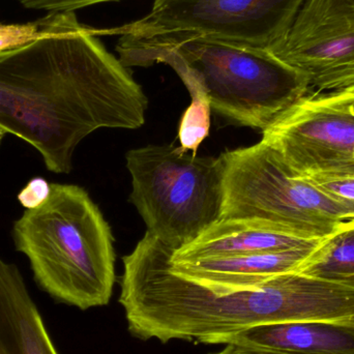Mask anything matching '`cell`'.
Segmentation results:
<instances>
[{
	"instance_id": "obj_12",
	"label": "cell",
	"mask_w": 354,
	"mask_h": 354,
	"mask_svg": "<svg viewBox=\"0 0 354 354\" xmlns=\"http://www.w3.org/2000/svg\"><path fill=\"white\" fill-rule=\"evenodd\" d=\"M221 344L285 354H354V328L320 322L266 324L231 335Z\"/></svg>"
},
{
	"instance_id": "obj_9",
	"label": "cell",
	"mask_w": 354,
	"mask_h": 354,
	"mask_svg": "<svg viewBox=\"0 0 354 354\" xmlns=\"http://www.w3.org/2000/svg\"><path fill=\"white\" fill-rule=\"evenodd\" d=\"M320 245L311 249L192 261H172L170 257V266L179 276L193 281L212 292L226 293L256 288L277 277L299 272L301 266Z\"/></svg>"
},
{
	"instance_id": "obj_14",
	"label": "cell",
	"mask_w": 354,
	"mask_h": 354,
	"mask_svg": "<svg viewBox=\"0 0 354 354\" xmlns=\"http://www.w3.org/2000/svg\"><path fill=\"white\" fill-rule=\"evenodd\" d=\"M210 113L212 109L207 101L192 99L179 124L178 137L183 151H192L196 155L202 141L209 135Z\"/></svg>"
},
{
	"instance_id": "obj_17",
	"label": "cell",
	"mask_w": 354,
	"mask_h": 354,
	"mask_svg": "<svg viewBox=\"0 0 354 354\" xmlns=\"http://www.w3.org/2000/svg\"><path fill=\"white\" fill-rule=\"evenodd\" d=\"M50 185L41 179H37L29 183L26 189H23L20 195V200L26 208L33 207L41 203L49 193Z\"/></svg>"
},
{
	"instance_id": "obj_13",
	"label": "cell",
	"mask_w": 354,
	"mask_h": 354,
	"mask_svg": "<svg viewBox=\"0 0 354 354\" xmlns=\"http://www.w3.org/2000/svg\"><path fill=\"white\" fill-rule=\"evenodd\" d=\"M297 274L354 285V225L326 239Z\"/></svg>"
},
{
	"instance_id": "obj_18",
	"label": "cell",
	"mask_w": 354,
	"mask_h": 354,
	"mask_svg": "<svg viewBox=\"0 0 354 354\" xmlns=\"http://www.w3.org/2000/svg\"><path fill=\"white\" fill-rule=\"evenodd\" d=\"M210 354H285L276 353V351H266V349L256 348L241 344H226V347L218 353Z\"/></svg>"
},
{
	"instance_id": "obj_3",
	"label": "cell",
	"mask_w": 354,
	"mask_h": 354,
	"mask_svg": "<svg viewBox=\"0 0 354 354\" xmlns=\"http://www.w3.org/2000/svg\"><path fill=\"white\" fill-rule=\"evenodd\" d=\"M12 234L35 282L52 299L80 310L109 304L116 280L114 237L84 189L51 183L47 197L15 222Z\"/></svg>"
},
{
	"instance_id": "obj_11",
	"label": "cell",
	"mask_w": 354,
	"mask_h": 354,
	"mask_svg": "<svg viewBox=\"0 0 354 354\" xmlns=\"http://www.w3.org/2000/svg\"><path fill=\"white\" fill-rule=\"evenodd\" d=\"M0 354H58L20 270L1 258Z\"/></svg>"
},
{
	"instance_id": "obj_6",
	"label": "cell",
	"mask_w": 354,
	"mask_h": 354,
	"mask_svg": "<svg viewBox=\"0 0 354 354\" xmlns=\"http://www.w3.org/2000/svg\"><path fill=\"white\" fill-rule=\"evenodd\" d=\"M305 0H155L151 12L102 35H187L272 50L292 25Z\"/></svg>"
},
{
	"instance_id": "obj_2",
	"label": "cell",
	"mask_w": 354,
	"mask_h": 354,
	"mask_svg": "<svg viewBox=\"0 0 354 354\" xmlns=\"http://www.w3.org/2000/svg\"><path fill=\"white\" fill-rule=\"evenodd\" d=\"M126 68L165 64L192 99L239 126L264 131L311 88L305 77L270 50L187 35L120 37Z\"/></svg>"
},
{
	"instance_id": "obj_1",
	"label": "cell",
	"mask_w": 354,
	"mask_h": 354,
	"mask_svg": "<svg viewBox=\"0 0 354 354\" xmlns=\"http://www.w3.org/2000/svg\"><path fill=\"white\" fill-rule=\"evenodd\" d=\"M76 14L56 32L0 51V135L35 147L68 174L77 147L101 128H141L147 95Z\"/></svg>"
},
{
	"instance_id": "obj_5",
	"label": "cell",
	"mask_w": 354,
	"mask_h": 354,
	"mask_svg": "<svg viewBox=\"0 0 354 354\" xmlns=\"http://www.w3.org/2000/svg\"><path fill=\"white\" fill-rule=\"evenodd\" d=\"M131 202L147 232L177 250L221 220L224 164L221 157L187 155L172 145H147L127 153Z\"/></svg>"
},
{
	"instance_id": "obj_7",
	"label": "cell",
	"mask_w": 354,
	"mask_h": 354,
	"mask_svg": "<svg viewBox=\"0 0 354 354\" xmlns=\"http://www.w3.org/2000/svg\"><path fill=\"white\" fill-rule=\"evenodd\" d=\"M262 135L299 176H354V91H310Z\"/></svg>"
},
{
	"instance_id": "obj_16",
	"label": "cell",
	"mask_w": 354,
	"mask_h": 354,
	"mask_svg": "<svg viewBox=\"0 0 354 354\" xmlns=\"http://www.w3.org/2000/svg\"><path fill=\"white\" fill-rule=\"evenodd\" d=\"M25 8L49 12H75L80 8L120 0H12Z\"/></svg>"
},
{
	"instance_id": "obj_4",
	"label": "cell",
	"mask_w": 354,
	"mask_h": 354,
	"mask_svg": "<svg viewBox=\"0 0 354 354\" xmlns=\"http://www.w3.org/2000/svg\"><path fill=\"white\" fill-rule=\"evenodd\" d=\"M221 220L255 218L306 239H326L354 225V208L299 176L268 143L225 151Z\"/></svg>"
},
{
	"instance_id": "obj_15",
	"label": "cell",
	"mask_w": 354,
	"mask_h": 354,
	"mask_svg": "<svg viewBox=\"0 0 354 354\" xmlns=\"http://www.w3.org/2000/svg\"><path fill=\"white\" fill-rule=\"evenodd\" d=\"M326 195L354 208V176L308 178Z\"/></svg>"
},
{
	"instance_id": "obj_8",
	"label": "cell",
	"mask_w": 354,
	"mask_h": 354,
	"mask_svg": "<svg viewBox=\"0 0 354 354\" xmlns=\"http://www.w3.org/2000/svg\"><path fill=\"white\" fill-rule=\"evenodd\" d=\"M270 51L301 73L310 88L354 91V0H305Z\"/></svg>"
},
{
	"instance_id": "obj_10",
	"label": "cell",
	"mask_w": 354,
	"mask_h": 354,
	"mask_svg": "<svg viewBox=\"0 0 354 354\" xmlns=\"http://www.w3.org/2000/svg\"><path fill=\"white\" fill-rule=\"evenodd\" d=\"M326 239L293 236L278 230L270 223L255 218L220 220L208 227L189 245L174 250L171 260L192 261L311 249L322 245Z\"/></svg>"
}]
</instances>
